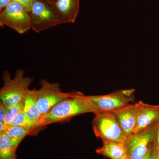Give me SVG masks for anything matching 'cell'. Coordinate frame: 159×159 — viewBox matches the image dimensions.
I'll list each match as a JSON object with an SVG mask.
<instances>
[{"instance_id":"obj_1","label":"cell","mask_w":159,"mask_h":159,"mask_svg":"<svg viewBox=\"0 0 159 159\" xmlns=\"http://www.w3.org/2000/svg\"><path fill=\"white\" fill-rule=\"evenodd\" d=\"M85 96L79 92H71L70 95L43 115L35 125L36 130L49 124L66 122L79 115L99 111Z\"/></svg>"},{"instance_id":"obj_2","label":"cell","mask_w":159,"mask_h":159,"mask_svg":"<svg viewBox=\"0 0 159 159\" xmlns=\"http://www.w3.org/2000/svg\"><path fill=\"white\" fill-rule=\"evenodd\" d=\"M25 71L19 69L11 78L8 71L3 73L2 80L4 84L0 90V99L9 109L21 101L25 100L29 91V87L33 79L25 76Z\"/></svg>"},{"instance_id":"obj_3","label":"cell","mask_w":159,"mask_h":159,"mask_svg":"<svg viewBox=\"0 0 159 159\" xmlns=\"http://www.w3.org/2000/svg\"><path fill=\"white\" fill-rule=\"evenodd\" d=\"M93 121V132L102 142L119 141L125 142L126 137L113 113L99 111Z\"/></svg>"},{"instance_id":"obj_4","label":"cell","mask_w":159,"mask_h":159,"mask_svg":"<svg viewBox=\"0 0 159 159\" xmlns=\"http://www.w3.org/2000/svg\"><path fill=\"white\" fill-rule=\"evenodd\" d=\"M0 26H6L20 34H25L31 29V16L20 4L12 2L1 11Z\"/></svg>"},{"instance_id":"obj_5","label":"cell","mask_w":159,"mask_h":159,"mask_svg":"<svg viewBox=\"0 0 159 159\" xmlns=\"http://www.w3.org/2000/svg\"><path fill=\"white\" fill-rule=\"evenodd\" d=\"M134 89L120 90L103 95L88 96L90 101L99 111H111L133 103L135 99Z\"/></svg>"},{"instance_id":"obj_6","label":"cell","mask_w":159,"mask_h":159,"mask_svg":"<svg viewBox=\"0 0 159 159\" xmlns=\"http://www.w3.org/2000/svg\"><path fill=\"white\" fill-rule=\"evenodd\" d=\"M158 124L126 138L125 145L129 159H144L154 145Z\"/></svg>"},{"instance_id":"obj_7","label":"cell","mask_w":159,"mask_h":159,"mask_svg":"<svg viewBox=\"0 0 159 159\" xmlns=\"http://www.w3.org/2000/svg\"><path fill=\"white\" fill-rule=\"evenodd\" d=\"M31 29L39 33L61 24L52 6L42 0H33L31 11Z\"/></svg>"},{"instance_id":"obj_8","label":"cell","mask_w":159,"mask_h":159,"mask_svg":"<svg viewBox=\"0 0 159 159\" xmlns=\"http://www.w3.org/2000/svg\"><path fill=\"white\" fill-rule=\"evenodd\" d=\"M40 84V87L36 92V101L38 108L42 116L70 95L71 92L63 93L58 83H51L43 79Z\"/></svg>"},{"instance_id":"obj_9","label":"cell","mask_w":159,"mask_h":159,"mask_svg":"<svg viewBox=\"0 0 159 159\" xmlns=\"http://www.w3.org/2000/svg\"><path fill=\"white\" fill-rule=\"evenodd\" d=\"M136 125L133 131L137 134L151 128L159 122V105L140 101Z\"/></svg>"},{"instance_id":"obj_10","label":"cell","mask_w":159,"mask_h":159,"mask_svg":"<svg viewBox=\"0 0 159 159\" xmlns=\"http://www.w3.org/2000/svg\"><path fill=\"white\" fill-rule=\"evenodd\" d=\"M139 103H133L112 111L126 138L133 133L136 125Z\"/></svg>"},{"instance_id":"obj_11","label":"cell","mask_w":159,"mask_h":159,"mask_svg":"<svg viewBox=\"0 0 159 159\" xmlns=\"http://www.w3.org/2000/svg\"><path fill=\"white\" fill-rule=\"evenodd\" d=\"M61 24L74 23L80 10V0H56L53 7Z\"/></svg>"},{"instance_id":"obj_12","label":"cell","mask_w":159,"mask_h":159,"mask_svg":"<svg viewBox=\"0 0 159 159\" xmlns=\"http://www.w3.org/2000/svg\"><path fill=\"white\" fill-rule=\"evenodd\" d=\"M98 154L110 159H125L127 157L125 142L111 141L103 142V145L96 150Z\"/></svg>"},{"instance_id":"obj_13","label":"cell","mask_w":159,"mask_h":159,"mask_svg":"<svg viewBox=\"0 0 159 159\" xmlns=\"http://www.w3.org/2000/svg\"><path fill=\"white\" fill-rule=\"evenodd\" d=\"M36 92L37 90L35 89L29 90L25 100L23 111L27 119L34 126L35 130L37 131V130L35 128V125L42 116V115L40 113L38 108Z\"/></svg>"},{"instance_id":"obj_14","label":"cell","mask_w":159,"mask_h":159,"mask_svg":"<svg viewBox=\"0 0 159 159\" xmlns=\"http://www.w3.org/2000/svg\"><path fill=\"white\" fill-rule=\"evenodd\" d=\"M5 133L10 138L13 147L16 149L25 137L34 133L31 129L21 126H7Z\"/></svg>"},{"instance_id":"obj_15","label":"cell","mask_w":159,"mask_h":159,"mask_svg":"<svg viewBox=\"0 0 159 159\" xmlns=\"http://www.w3.org/2000/svg\"><path fill=\"white\" fill-rule=\"evenodd\" d=\"M16 150L6 133L0 134V159H17Z\"/></svg>"},{"instance_id":"obj_16","label":"cell","mask_w":159,"mask_h":159,"mask_svg":"<svg viewBox=\"0 0 159 159\" xmlns=\"http://www.w3.org/2000/svg\"><path fill=\"white\" fill-rule=\"evenodd\" d=\"M9 126H24V127L31 129L34 131V133L36 132L34 129L33 125L31 124L29 119H27L25 115L24 114L23 110L16 115V116L15 117Z\"/></svg>"},{"instance_id":"obj_17","label":"cell","mask_w":159,"mask_h":159,"mask_svg":"<svg viewBox=\"0 0 159 159\" xmlns=\"http://www.w3.org/2000/svg\"><path fill=\"white\" fill-rule=\"evenodd\" d=\"M25 99L21 101L20 102L14 106L8 109V112H7V116H6L5 122V124L6 127L9 126L11 124L13 119H14L15 117L16 116V115L23 110L24 105H25Z\"/></svg>"},{"instance_id":"obj_18","label":"cell","mask_w":159,"mask_h":159,"mask_svg":"<svg viewBox=\"0 0 159 159\" xmlns=\"http://www.w3.org/2000/svg\"><path fill=\"white\" fill-rule=\"evenodd\" d=\"M12 2L19 3L28 12L31 11L33 5V0H12Z\"/></svg>"},{"instance_id":"obj_19","label":"cell","mask_w":159,"mask_h":159,"mask_svg":"<svg viewBox=\"0 0 159 159\" xmlns=\"http://www.w3.org/2000/svg\"><path fill=\"white\" fill-rule=\"evenodd\" d=\"M8 109L2 102H0V122L5 123Z\"/></svg>"},{"instance_id":"obj_20","label":"cell","mask_w":159,"mask_h":159,"mask_svg":"<svg viewBox=\"0 0 159 159\" xmlns=\"http://www.w3.org/2000/svg\"><path fill=\"white\" fill-rule=\"evenodd\" d=\"M12 2V0H0V11H2Z\"/></svg>"},{"instance_id":"obj_21","label":"cell","mask_w":159,"mask_h":159,"mask_svg":"<svg viewBox=\"0 0 159 159\" xmlns=\"http://www.w3.org/2000/svg\"><path fill=\"white\" fill-rule=\"evenodd\" d=\"M153 146L148 151V153L146 154V156L143 159H155L154 154Z\"/></svg>"},{"instance_id":"obj_22","label":"cell","mask_w":159,"mask_h":159,"mask_svg":"<svg viewBox=\"0 0 159 159\" xmlns=\"http://www.w3.org/2000/svg\"><path fill=\"white\" fill-rule=\"evenodd\" d=\"M153 151L155 159H159V144L155 143L153 146Z\"/></svg>"},{"instance_id":"obj_23","label":"cell","mask_w":159,"mask_h":159,"mask_svg":"<svg viewBox=\"0 0 159 159\" xmlns=\"http://www.w3.org/2000/svg\"><path fill=\"white\" fill-rule=\"evenodd\" d=\"M6 128V125L4 122H0V134L5 132Z\"/></svg>"},{"instance_id":"obj_24","label":"cell","mask_w":159,"mask_h":159,"mask_svg":"<svg viewBox=\"0 0 159 159\" xmlns=\"http://www.w3.org/2000/svg\"><path fill=\"white\" fill-rule=\"evenodd\" d=\"M155 143L156 144H159V122L158 125L157 129L156 138Z\"/></svg>"},{"instance_id":"obj_25","label":"cell","mask_w":159,"mask_h":159,"mask_svg":"<svg viewBox=\"0 0 159 159\" xmlns=\"http://www.w3.org/2000/svg\"><path fill=\"white\" fill-rule=\"evenodd\" d=\"M42 1H44L45 2L48 3L50 6L53 7V5H54V2H55L56 0H42Z\"/></svg>"},{"instance_id":"obj_26","label":"cell","mask_w":159,"mask_h":159,"mask_svg":"<svg viewBox=\"0 0 159 159\" xmlns=\"http://www.w3.org/2000/svg\"><path fill=\"white\" fill-rule=\"evenodd\" d=\"M125 159H128V158L127 157H126V158H125Z\"/></svg>"}]
</instances>
